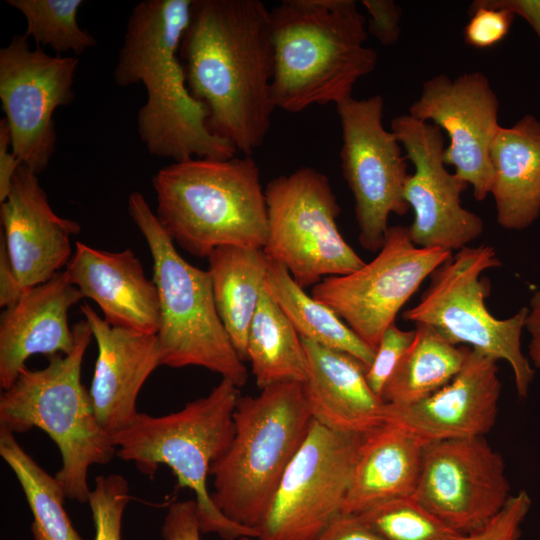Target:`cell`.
Wrapping results in <instances>:
<instances>
[{"label": "cell", "mask_w": 540, "mask_h": 540, "mask_svg": "<svg viewBox=\"0 0 540 540\" xmlns=\"http://www.w3.org/2000/svg\"><path fill=\"white\" fill-rule=\"evenodd\" d=\"M179 55L210 130L252 155L276 109L271 11L259 0H192Z\"/></svg>", "instance_id": "1"}, {"label": "cell", "mask_w": 540, "mask_h": 540, "mask_svg": "<svg viewBox=\"0 0 540 540\" xmlns=\"http://www.w3.org/2000/svg\"><path fill=\"white\" fill-rule=\"evenodd\" d=\"M192 0H143L132 9L113 71L116 86L142 84L137 132L146 150L173 162L238 154L208 126L206 106L190 92L179 50Z\"/></svg>", "instance_id": "2"}, {"label": "cell", "mask_w": 540, "mask_h": 540, "mask_svg": "<svg viewBox=\"0 0 540 540\" xmlns=\"http://www.w3.org/2000/svg\"><path fill=\"white\" fill-rule=\"evenodd\" d=\"M271 35L272 99L288 113L352 97L377 65L354 0H283L271 10Z\"/></svg>", "instance_id": "3"}, {"label": "cell", "mask_w": 540, "mask_h": 540, "mask_svg": "<svg viewBox=\"0 0 540 540\" xmlns=\"http://www.w3.org/2000/svg\"><path fill=\"white\" fill-rule=\"evenodd\" d=\"M152 185L160 225L191 255L208 257L222 246L264 248L267 203L252 155L172 162Z\"/></svg>", "instance_id": "4"}, {"label": "cell", "mask_w": 540, "mask_h": 540, "mask_svg": "<svg viewBox=\"0 0 540 540\" xmlns=\"http://www.w3.org/2000/svg\"><path fill=\"white\" fill-rule=\"evenodd\" d=\"M75 346L70 354L49 357L40 370L26 366L0 396V430L46 432L61 456L55 478L65 497L88 503L87 477L92 465H106L116 456L111 435L100 425L89 390L81 382V367L92 332L84 319L73 325Z\"/></svg>", "instance_id": "5"}, {"label": "cell", "mask_w": 540, "mask_h": 540, "mask_svg": "<svg viewBox=\"0 0 540 540\" xmlns=\"http://www.w3.org/2000/svg\"><path fill=\"white\" fill-rule=\"evenodd\" d=\"M233 421L232 441L210 468L211 498L230 520L257 530L313 423L303 383L282 382L257 396L240 395Z\"/></svg>", "instance_id": "6"}, {"label": "cell", "mask_w": 540, "mask_h": 540, "mask_svg": "<svg viewBox=\"0 0 540 540\" xmlns=\"http://www.w3.org/2000/svg\"><path fill=\"white\" fill-rule=\"evenodd\" d=\"M239 388L223 379L204 397L161 416L138 413L128 428L111 435L116 456L133 462L153 477L160 465L168 466L180 488L195 495L201 533H216L225 540L257 538L256 529L226 517L207 488L212 464L228 449L234 435L233 413Z\"/></svg>", "instance_id": "7"}, {"label": "cell", "mask_w": 540, "mask_h": 540, "mask_svg": "<svg viewBox=\"0 0 540 540\" xmlns=\"http://www.w3.org/2000/svg\"><path fill=\"white\" fill-rule=\"evenodd\" d=\"M127 207L153 260L152 280L160 303L156 335L161 365L203 367L238 388L244 386L248 371L217 312L209 271L191 265L179 254L143 194L132 192Z\"/></svg>", "instance_id": "8"}, {"label": "cell", "mask_w": 540, "mask_h": 540, "mask_svg": "<svg viewBox=\"0 0 540 540\" xmlns=\"http://www.w3.org/2000/svg\"><path fill=\"white\" fill-rule=\"evenodd\" d=\"M502 265L493 246L464 247L430 275L418 303L403 319L436 329L454 345L463 344L511 367L520 397L528 395L534 369L521 349V335L529 309L498 319L486 306L490 283L483 272Z\"/></svg>", "instance_id": "9"}, {"label": "cell", "mask_w": 540, "mask_h": 540, "mask_svg": "<svg viewBox=\"0 0 540 540\" xmlns=\"http://www.w3.org/2000/svg\"><path fill=\"white\" fill-rule=\"evenodd\" d=\"M268 213L263 251L303 289L349 274L365 261L339 231L340 207L328 177L312 167L278 176L265 187Z\"/></svg>", "instance_id": "10"}, {"label": "cell", "mask_w": 540, "mask_h": 540, "mask_svg": "<svg viewBox=\"0 0 540 540\" xmlns=\"http://www.w3.org/2000/svg\"><path fill=\"white\" fill-rule=\"evenodd\" d=\"M342 144L343 177L353 195L360 245L378 252L389 229L391 214L405 215L407 158L395 134L383 124L384 99L349 97L336 105Z\"/></svg>", "instance_id": "11"}, {"label": "cell", "mask_w": 540, "mask_h": 540, "mask_svg": "<svg viewBox=\"0 0 540 540\" xmlns=\"http://www.w3.org/2000/svg\"><path fill=\"white\" fill-rule=\"evenodd\" d=\"M452 255L438 248L419 247L411 240L408 227L391 226L371 261L349 274L325 277L312 287L311 296L331 308L376 350L401 308Z\"/></svg>", "instance_id": "12"}, {"label": "cell", "mask_w": 540, "mask_h": 540, "mask_svg": "<svg viewBox=\"0 0 540 540\" xmlns=\"http://www.w3.org/2000/svg\"><path fill=\"white\" fill-rule=\"evenodd\" d=\"M363 436L336 432L313 420L256 539L316 540L342 511Z\"/></svg>", "instance_id": "13"}, {"label": "cell", "mask_w": 540, "mask_h": 540, "mask_svg": "<svg viewBox=\"0 0 540 540\" xmlns=\"http://www.w3.org/2000/svg\"><path fill=\"white\" fill-rule=\"evenodd\" d=\"M78 63L74 56H52L40 46L31 48L25 33L14 35L0 49V100L11 149L37 175L55 152L54 112L74 101Z\"/></svg>", "instance_id": "14"}, {"label": "cell", "mask_w": 540, "mask_h": 540, "mask_svg": "<svg viewBox=\"0 0 540 540\" xmlns=\"http://www.w3.org/2000/svg\"><path fill=\"white\" fill-rule=\"evenodd\" d=\"M391 131L414 166L403 192L414 215L408 226L413 243L449 252L469 246L482 234L484 223L461 204L469 185L446 169L443 131L408 113L392 119Z\"/></svg>", "instance_id": "15"}, {"label": "cell", "mask_w": 540, "mask_h": 540, "mask_svg": "<svg viewBox=\"0 0 540 540\" xmlns=\"http://www.w3.org/2000/svg\"><path fill=\"white\" fill-rule=\"evenodd\" d=\"M413 497L457 533L474 532L511 497L503 457L485 436L427 443Z\"/></svg>", "instance_id": "16"}, {"label": "cell", "mask_w": 540, "mask_h": 540, "mask_svg": "<svg viewBox=\"0 0 540 540\" xmlns=\"http://www.w3.org/2000/svg\"><path fill=\"white\" fill-rule=\"evenodd\" d=\"M499 100L488 77L479 71L451 79L438 74L427 79L408 114L446 132L449 144L443 160L483 201L493 184L490 144L500 126Z\"/></svg>", "instance_id": "17"}, {"label": "cell", "mask_w": 540, "mask_h": 540, "mask_svg": "<svg viewBox=\"0 0 540 540\" xmlns=\"http://www.w3.org/2000/svg\"><path fill=\"white\" fill-rule=\"evenodd\" d=\"M498 373L496 359L470 349L460 372L432 395L410 405L386 403L385 421L427 443L485 436L498 414Z\"/></svg>", "instance_id": "18"}, {"label": "cell", "mask_w": 540, "mask_h": 540, "mask_svg": "<svg viewBox=\"0 0 540 540\" xmlns=\"http://www.w3.org/2000/svg\"><path fill=\"white\" fill-rule=\"evenodd\" d=\"M3 239L23 290L47 282L71 259V236L81 231L77 221L57 215L38 175L21 164L8 197L0 203Z\"/></svg>", "instance_id": "19"}, {"label": "cell", "mask_w": 540, "mask_h": 540, "mask_svg": "<svg viewBox=\"0 0 540 540\" xmlns=\"http://www.w3.org/2000/svg\"><path fill=\"white\" fill-rule=\"evenodd\" d=\"M98 355L89 389L95 415L110 435L135 421L136 400L145 381L161 365L157 335L114 327L87 303L80 306Z\"/></svg>", "instance_id": "20"}, {"label": "cell", "mask_w": 540, "mask_h": 540, "mask_svg": "<svg viewBox=\"0 0 540 540\" xmlns=\"http://www.w3.org/2000/svg\"><path fill=\"white\" fill-rule=\"evenodd\" d=\"M83 298L65 270L23 291L0 318V387L13 385L34 354L67 355L75 346L69 309Z\"/></svg>", "instance_id": "21"}, {"label": "cell", "mask_w": 540, "mask_h": 540, "mask_svg": "<svg viewBox=\"0 0 540 540\" xmlns=\"http://www.w3.org/2000/svg\"><path fill=\"white\" fill-rule=\"evenodd\" d=\"M65 272L83 298L92 299L114 327L156 335L160 327L158 290L141 261L127 248L110 252L76 242Z\"/></svg>", "instance_id": "22"}, {"label": "cell", "mask_w": 540, "mask_h": 540, "mask_svg": "<svg viewBox=\"0 0 540 540\" xmlns=\"http://www.w3.org/2000/svg\"><path fill=\"white\" fill-rule=\"evenodd\" d=\"M302 342L308 365L303 390L313 420L353 435H365L382 425L386 403L368 385L367 366L348 353Z\"/></svg>", "instance_id": "23"}, {"label": "cell", "mask_w": 540, "mask_h": 540, "mask_svg": "<svg viewBox=\"0 0 540 540\" xmlns=\"http://www.w3.org/2000/svg\"><path fill=\"white\" fill-rule=\"evenodd\" d=\"M426 445L388 421L365 434L341 512L358 515L379 503L413 496Z\"/></svg>", "instance_id": "24"}, {"label": "cell", "mask_w": 540, "mask_h": 540, "mask_svg": "<svg viewBox=\"0 0 540 540\" xmlns=\"http://www.w3.org/2000/svg\"><path fill=\"white\" fill-rule=\"evenodd\" d=\"M493 196L498 224L523 230L540 215V121L526 114L499 126L490 144Z\"/></svg>", "instance_id": "25"}, {"label": "cell", "mask_w": 540, "mask_h": 540, "mask_svg": "<svg viewBox=\"0 0 540 540\" xmlns=\"http://www.w3.org/2000/svg\"><path fill=\"white\" fill-rule=\"evenodd\" d=\"M215 305L239 356L247 360V338L265 284L263 249L222 246L207 257Z\"/></svg>", "instance_id": "26"}, {"label": "cell", "mask_w": 540, "mask_h": 540, "mask_svg": "<svg viewBox=\"0 0 540 540\" xmlns=\"http://www.w3.org/2000/svg\"><path fill=\"white\" fill-rule=\"evenodd\" d=\"M470 347L454 345L436 329L417 324L414 340L387 380L384 403L410 405L447 385L462 369Z\"/></svg>", "instance_id": "27"}, {"label": "cell", "mask_w": 540, "mask_h": 540, "mask_svg": "<svg viewBox=\"0 0 540 540\" xmlns=\"http://www.w3.org/2000/svg\"><path fill=\"white\" fill-rule=\"evenodd\" d=\"M247 361L260 389L282 382L304 383L307 379L302 339L265 284L248 332Z\"/></svg>", "instance_id": "28"}, {"label": "cell", "mask_w": 540, "mask_h": 540, "mask_svg": "<svg viewBox=\"0 0 540 540\" xmlns=\"http://www.w3.org/2000/svg\"><path fill=\"white\" fill-rule=\"evenodd\" d=\"M265 288L302 339L348 353L367 368L375 350L365 344L327 305L309 296L288 270L268 259Z\"/></svg>", "instance_id": "29"}, {"label": "cell", "mask_w": 540, "mask_h": 540, "mask_svg": "<svg viewBox=\"0 0 540 540\" xmlns=\"http://www.w3.org/2000/svg\"><path fill=\"white\" fill-rule=\"evenodd\" d=\"M0 456L19 482L33 515L34 540H83L64 508V491L19 444L15 434L0 430Z\"/></svg>", "instance_id": "30"}, {"label": "cell", "mask_w": 540, "mask_h": 540, "mask_svg": "<svg viewBox=\"0 0 540 540\" xmlns=\"http://www.w3.org/2000/svg\"><path fill=\"white\" fill-rule=\"evenodd\" d=\"M9 6L19 11L26 21V32L37 46H47L57 55L72 52L83 54L96 46L93 35L78 23L82 0H7Z\"/></svg>", "instance_id": "31"}, {"label": "cell", "mask_w": 540, "mask_h": 540, "mask_svg": "<svg viewBox=\"0 0 540 540\" xmlns=\"http://www.w3.org/2000/svg\"><path fill=\"white\" fill-rule=\"evenodd\" d=\"M358 517L384 540H458L461 536L413 496L379 503Z\"/></svg>", "instance_id": "32"}, {"label": "cell", "mask_w": 540, "mask_h": 540, "mask_svg": "<svg viewBox=\"0 0 540 540\" xmlns=\"http://www.w3.org/2000/svg\"><path fill=\"white\" fill-rule=\"evenodd\" d=\"M130 500L129 485L120 474L95 478L88 504L95 527L94 540H121L122 518Z\"/></svg>", "instance_id": "33"}, {"label": "cell", "mask_w": 540, "mask_h": 540, "mask_svg": "<svg viewBox=\"0 0 540 540\" xmlns=\"http://www.w3.org/2000/svg\"><path fill=\"white\" fill-rule=\"evenodd\" d=\"M470 18L463 28L464 42L476 49L491 48L509 33L515 14L474 0L468 9Z\"/></svg>", "instance_id": "34"}, {"label": "cell", "mask_w": 540, "mask_h": 540, "mask_svg": "<svg viewBox=\"0 0 540 540\" xmlns=\"http://www.w3.org/2000/svg\"><path fill=\"white\" fill-rule=\"evenodd\" d=\"M414 337L415 329L403 330L395 323L383 333L365 374L368 385L377 396H381L387 380L411 346Z\"/></svg>", "instance_id": "35"}, {"label": "cell", "mask_w": 540, "mask_h": 540, "mask_svg": "<svg viewBox=\"0 0 540 540\" xmlns=\"http://www.w3.org/2000/svg\"><path fill=\"white\" fill-rule=\"evenodd\" d=\"M530 507L531 499L526 491L511 495L502 510L484 527L461 535L458 540H518Z\"/></svg>", "instance_id": "36"}, {"label": "cell", "mask_w": 540, "mask_h": 540, "mask_svg": "<svg viewBox=\"0 0 540 540\" xmlns=\"http://www.w3.org/2000/svg\"><path fill=\"white\" fill-rule=\"evenodd\" d=\"M361 3L369 15L368 35L383 46L395 45L401 36V7L393 0H362Z\"/></svg>", "instance_id": "37"}, {"label": "cell", "mask_w": 540, "mask_h": 540, "mask_svg": "<svg viewBox=\"0 0 540 540\" xmlns=\"http://www.w3.org/2000/svg\"><path fill=\"white\" fill-rule=\"evenodd\" d=\"M161 532L164 540H201L195 500H183L170 504ZM234 540H253V538L240 537Z\"/></svg>", "instance_id": "38"}, {"label": "cell", "mask_w": 540, "mask_h": 540, "mask_svg": "<svg viewBox=\"0 0 540 540\" xmlns=\"http://www.w3.org/2000/svg\"><path fill=\"white\" fill-rule=\"evenodd\" d=\"M316 540H384L356 514L339 513Z\"/></svg>", "instance_id": "39"}, {"label": "cell", "mask_w": 540, "mask_h": 540, "mask_svg": "<svg viewBox=\"0 0 540 540\" xmlns=\"http://www.w3.org/2000/svg\"><path fill=\"white\" fill-rule=\"evenodd\" d=\"M10 147V130L3 117L0 121V203L8 197L14 176L22 164L13 150L9 151Z\"/></svg>", "instance_id": "40"}, {"label": "cell", "mask_w": 540, "mask_h": 540, "mask_svg": "<svg viewBox=\"0 0 540 540\" xmlns=\"http://www.w3.org/2000/svg\"><path fill=\"white\" fill-rule=\"evenodd\" d=\"M0 307L14 305L23 293L17 275L11 264L5 243L0 239Z\"/></svg>", "instance_id": "41"}, {"label": "cell", "mask_w": 540, "mask_h": 540, "mask_svg": "<svg viewBox=\"0 0 540 540\" xmlns=\"http://www.w3.org/2000/svg\"><path fill=\"white\" fill-rule=\"evenodd\" d=\"M483 4L502 8L524 18L540 39V0H480Z\"/></svg>", "instance_id": "42"}, {"label": "cell", "mask_w": 540, "mask_h": 540, "mask_svg": "<svg viewBox=\"0 0 540 540\" xmlns=\"http://www.w3.org/2000/svg\"><path fill=\"white\" fill-rule=\"evenodd\" d=\"M528 309L525 327L531 335L529 356L534 367L540 369V290L532 295Z\"/></svg>", "instance_id": "43"}]
</instances>
